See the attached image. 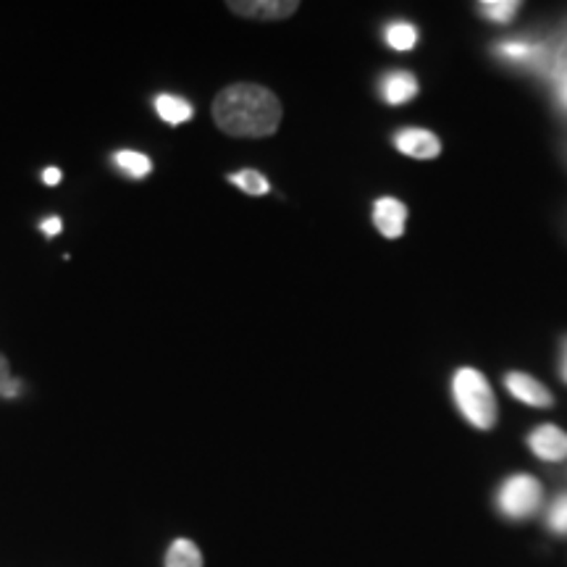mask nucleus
<instances>
[{
    "label": "nucleus",
    "mask_w": 567,
    "mask_h": 567,
    "mask_svg": "<svg viewBox=\"0 0 567 567\" xmlns=\"http://www.w3.org/2000/svg\"><path fill=\"white\" fill-rule=\"evenodd\" d=\"M281 113L279 97L252 82L229 84L213 101V122L229 137H271L279 130Z\"/></svg>",
    "instance_id": "obj_1"
},
{
    "label": "nucleus",
    "mask_w": 567,
    "mask_h": 567,
    "mask_svg": "<svg viewBox=\"0 0 567 567\" xmlns=\"http://www.w3.org/2000/svg\"><path fill=\"white\" fill-rule=\"evenodd\" d=\"M452 392H455V402L467 423L481 431L492 429L496 423V400L484 373L476 368H460L452 379Z\"/></svg>",
    "instance_id": "obj_2"
},
{
    "label": "nucleus",
    "mask_w": 567,
    "mask_h": 567,
    "mask_svg": "<svg viewBox=\"0 0 567 567\" xmlns=\"http://www.w3.org/2000/svg\"><path fill=\"white\" fill-rule=\"evenodd\" d=\"M544 492L542 484L534 476H526V473H517V476L507 478L499 488V509L513 520H523V517H530L542 507Z\"/></svg>",
    "instance_id": "obj_3"
},
{
    "label": "nucleus",
    "mask_w": 567,
    "mask_h": 567,
    "mask_svg": "<svg viewBox=\"0 0 567 567\" xmlns=\"http://www.w3.org/2000/svg\"><path fill=\"white\" fill-rule=\"evenodd\" d=\"M226 9L252 21H281L295 17L300 3L297 0H231Z\"/></svg>",
    "instance_id": "obj_4"
},
{
    "label": "nucleus",
    "mask_w": 567,
    "mask_h": 567,
    "mask_svg": "<svg viewBox=\"0 0 567 567\" xmlns=\"http://www.w3.org/2000/svg\"><path fill=\"white\" fill-rule=\"evenodd\" d=\"M394 147L417 161H431L442 153V142L429 130H402L394 134Z\"/></svg>",
    "instance_id": "obj_5"
},
{
    "label": "nucleus",
    "mask_w": 567,
    "mask_h": 567,
    "mask_svg": "<svg viewBox=\"0 0 567 567\" xmlns=\"http://www.w3.org/2000/svg\"><path fill=\"white\" fill-rule=\"evenodd\" d=\"M505 386H507V392L515 396V400L526 402V405H530V408H551V402H555L551 400L549 389L528 373L509 371L505 375Z\"/></svg>",
    "instance_id": "obj_6"
},
{
    "label": "nucleus",
    "mask_w": 567,
    "mask_h": 567,
    "mask_svg": "<svg viewBox=\"0 0 567 567\" xmlns=\"http://www.w3.org/2000/svg\"><path fill=\"white\" fill-rule=\"evenodd\" d=\"M528 446L538 460L559 463V460L567 457V434L557 425H538L534 434L528 436Z\"/></svg>",
    "instance_id": "obj_7"
},
{
    "label": "nucleus",
    "mask_w": 567,
    "mask_h": 567,
    "mask_svg": "<svg viewBox=\"0 0 567 567\" xmlns=\"http://www.w3.org/2000/svg\"><path fill=\"white\" fill-rule=\"evenodd\" d=\"M408 208L396 197H381L373 205V224L386 239H396L405 234Z\"/></svg>",
    "instance_id": "obj_8"
},
{
    "label": "nucleus",
    "mask_w": 567,
    "mask_h": 567,
    "mask_svg": "<svg viewBox=\"0 0 567 567\" xmlns=\"http://www.w3.org/2000/svg\"><path fill=\"white\" fill-rule=\"evenodd\" d=\"M417 95V80L410 71H389L381 80V97L389 105H402L410 103Z\"/></svg>",
    "instance_id": "obj_9"
},
{
    "label": "nucleus",
    "mask_w": 567,
    "mask_h": 567,
    "mask_svg": "<svg viewBox=\"0 0 567 567\" xmlns=\"http://www.w3.org/2000/svg\"><path fill=\"white\" fill-rule=\"evenodd\" d=\"M155 111H158V116L163 118L166 124L172 126H179L184 122H189L193 118V105L187 101H182V97L176 95H158L155 97Z\"/></svg>",
    "instance_id": "obj_10"
},
{
    "label": "nucleus",
    "mask_w": 567,
    "mask_h": 567,
    "mask_svg": "<svg viewBox=\"0 0 567 567\" xmlns=\"http://www.w3.org/2000/svg\"><path fill=\"white\" fill-rule=\"evenodd\" d=\"M166 567H203V555L197 544L189 538H176L166 555Z\"/></svg>",
    "instance_id": "obj_11"
},
{
    "label": "nucleus",
    "mask_w": 567,
    "mask_h": 567,
    "mask_svg": "<svg viewBox=\"0 0 567 567\" xmlns=\"http://www.w3.org/2000/svg\"><path fill=\"white\" fill-rule=\"evenodd\" d=\"M384 40L386 45L392 48L396 53H408L413 51L415 42H417V30L408 21H392V24L384 30Z\"/></svg>",
    "instance_id": "obj_12"
},
{
    "label": "nucleus",
    "mask_w": 567,
    "mask_h": 567,
    "mask_svg": "<svg viewBox=\"0 0 567 567\" xmlns=\"http://www.w3.org/2000/svg\"><path fill=\"white\" fill-rule=\"evenodd\" d=\"M517 11H520L517 0H484V3H478L481 17L494 21V24H507V21L515 19Z\"/></svg>",
    "instance_id": "obj_13"
},
{
    "label": "nucleus",
    "mask_w": 567,
    "mask_h": 567,
    "mask_svg": "<svg viewBox=\"0 0 567 567\" xmlns=\"http://www.w3.org/2000/svg\"><path fill=\"white\" fill-rule=\"evenodd\" d=\"M229 182L234 184V187H239L243 193L258 197V195H268L271 193V184H268V179L260 172H255V168H245V172H237L229 176Z\"/></svg>",
    "instance_id": "obj_14"
},
{
    "label": "nucleus",
    "mask_w": 567,
    "mask_h": 567,
    "mask_svg": "<svg viewBox=\"0 0 567 567\" xmlns=\"http://www.w3.org/2000/svg\"><path fill=\"white\" fill-rule=\"evenodd\" d=\"M116 166L122 168L124 174H130L132 179H145V176L153 172L151 158H147V155H142V153H134V151L116 153Z\"/></svg>",
    "instance_id": "obj_15"
},
{
    "label": "nucleus",
    "mask_w": 567,
    "mask_h": 567,
    "mask_svg": "<svg viewBox=\"0 0 567 567\" xmlns=\"http://www.w3.org/2000/svg\"><path fill=\"white\" fill-rule=\"evenodd\" d=\"M547 528L557 536H567V494H559L555 502H551L547 513Z\"/></svg>",
    "instance_id": "obj_16"
},
{
    "label": "nucleus",
    "mask_w": 567,
    "mask_h": 567,
    "mask_svg": "<svg viewBox=\"0 0 567 567\" xmlns=\"http://www.w3.org/2000/svg\"><path fill=\"white\" fill-rule=\"evenodd\" d=\"M40 229H42V234H45V237H55V234L63 231V221L59 216H51V218H45V221L40 224Z\"/></svg>",
    "instance_id": "obj_17"
},
{
    "label": "nucleus",
    "mask_w": 567,
    "mask_h": 567,
    "mask_svg": "<svg viewBox=\"0 0 567 567\" xmlns=\"http://www.w3.org/2000/svg\"><path fill=\"white\" fill-rule=\"evenodd\" d=\"M11 379H13V375H11L9 360H6L3 354H0V396H3V389H6V384H9Z\"/></svg>",
    "instance_id": "obj_18"
},
{
    "label": "nucleus",
    "mask_w": 567,
    "mask_h": 567,
    "mask_svg": "<svg viewBox=\"0 0 567 567\" xmlns=\"http://www.w3.org/2000/svg\"><path fill=\"white\" fill-rule=\"evenodd\" d=\"M61 179H63L61 168H45V172H42V182H45L48 187H55V184H61Z\"/></svg>",
    "instance_id": "obj_19"
},
{
    "label": "nucleus",
    "mask_w": 567,
    "mask_h": 567,
    "mask_svg": "<svg viewBox=\"0 0 567 567\" xmlns=\"http://www.w3.org/2000/svg\"><path fill=\"white\" fill-rule=\"evenodd\" d=\"M557 97H559V105L567 111V76L557 82Z\"/></svg>",
    "instance_id": "obj_20"
},
{
    "label": "nucleus",
    "mask_w": 567,
    "mask_h": 567,
    "mask_svg": "<svg viewBox=\"0 0 567 567\" xmlns=\"http://www.w3.org/2000/svg\"><path fill=\"white\" fill-rule=\"evenodd\" d=\"M17 394H19V381L11 379L9 384H6V389H3V400H11V396H17Z\"/></svg>",
    "instance_id": "obj_21"
},
{
    "label": "nucleus",
    "mask_w": 567,
    "mask_h": 567,
    "mask_svg": "<svg viewBox=\"0 0 567 567\" xmlns=\"http://www.w3.org/2000/svg\"><path fill=\"white\" fill-rule=\"evenodd\" d=\"M559 375H563V381L567 384V339L563 342V360H559Z\"/></svg>",
    "instance_id": "obj_22"
}]
</instances>
